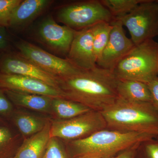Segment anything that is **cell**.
Here are the masks:
<instances>
[{
    "label": "cell",
    "instance_id": "1",
    "mask_svg": "<svg viewBox=\"0 0 158 158\" xmlns=\"http://www.w3.org/2000/svg\"><path fill=\"white\" fill-rule=\"evenodd\" d=\"M118 81L113 71L98 66L70 76L59 78V88L64 98L101 112L118 98Z\"/></svg>",
    "mask_w": 158,
    "mask_h": 158
},
{
    "label": "cell",
    "instance_id": "2",
    "mask_svg": "<svg viewBox=\"0 0 158 158\" xmlns=\"http://www.w3.org/2000/svg\"><path fill=\"white\" fill-rule=\"evenodd\" d=\"M101 113L107 129L158 135V112L149 103L133 102L118 98Z\"/></svg>",
    "mask_w": 158,
    "mask_h": 158
},
{
    "label": "cell",
    "instance_id": "3",
    "mask_svg": "<svg viewBox=\"0 0 158 158\" xmlns=\"http://www.w3.org/2000/svg\"><path fill=\"white\" fill-rule=\"evenodd\" d=\"M155 138L144 133L106 128L86 138L67 142V150L71 154V158L85 154H96L112 158L126 150Z\"/></svg>",
    "mask_w": 158,
    "mask_h": 158
},
{
    "label": "cell",
    "instance_id": "4",
    "mask_svg": "<svg viewBox=\"0 0 158 158\" xmlns=\"http://www.w3.org/2000/svg\"><path fill=\"white\" fill-rule=\"evenodd\" d=\"M118 80L148 84L158 76V43L153 39L135 45L113 70Z\"/></svg>",
    "mask_w": 158,
    "mask_h": 158
},
{
    "label": "cell",
    "instance_id": "5",
    "mask_svg": "<svg viewBox=\"0 0 158 158\" xmlns=\"http://www.w3.org/2000/svg\"><path fill=\"white\" fill-rule=\"evenodd\" d=\"M57 19L64 25L76 31L91 27L101 22L111 23L114 20L100 0H88L69 3L62 6Z\"/></svg>",
    "mask_w": 158,
    "mask_h": 158
},
{
    "label": "cell",
    "instance_id": "6",
    "mask_svg": "<svg viewBox=\"0 0 158 158\" xmlns=\"http://www.w3.org/2000/svg\"><path fill=\"white\" fill-rule=\"evenodd\" d=\"M127 28L135 45L153 39L158 35V2L144 0L132 11L116 18Z\"/></svg>",
    "mask_w": 158,
    "mask_h": 158
},
{
    "label": "cell",
    "instance_id": "7",
    "mask_svg": "<svg viewBox=\"0 0 158 158\" xmlns=\"http://www.w3.org/2000/svg\"><path fill=\"white\" fill-rule=\"evenodd\" d=\"M106 128V123L101 112L90 110L70 119L52 120L51 137L67 142L86 138Z\"/></svg>",
    "mask_w": 158,
    "mask_h": 158
},
{
    "label": "cell",
    "instance_id": "8",
    "mask_svg": "<svg viewBox=\"0 0 158 158\" xmlns=\"http://www.w3.org/2000/svg\"><path fill=\"white\" fill-rule=\"evenodd\" d=\"M19 53L47 73L58 78L70 76L83 70L75 66L67 59H62L25 40L16 44Z\"/></svg>",
    "mask_w": 158,
    "mask_h": 158
},
{
    "label": "cell",
    "instance_id": "9",
    "mask_svg": "<svg viewBox=\"0 0 158 158\" xmlns=\"http://www.w3.org/2000/svg\"><path fill=\"white\" fill-rule=\"evenodd\" d=\"M113 28L110 38L101 55L97 65L104 69L113 71L115 66L134 47L131 40L125 34L122 24L118 20L111 23Z\"/></svg>",
    "mask_w": 158,
    "mask_h": 158
},
{
    "label": "cell",
    "instance_id": "10",
    "mask_svg": "<svg viewBox=\"0 0 158 158\" xmlns=\"http://www.w3.org/2000/svg\"><path fill=\"white\" fill-rule=\"evenodd\" d=\"M0 72L37 79L60 90L59 78L47 73L19 53H4L0 57Z\"/></svg>",
    "mask_w": 158,
    "mask_h": 158
},
{
    "label": "cell",
    "instance_id": "11",
    "mask_svg": "<svg viewBox=\"0 0 158 158\" xmlns=\"http://www.w3.org/2000/svg\"><path fill=\"white\" fill-rule=\"evenodd\" d=\"M76 31L65 25H60L52 17L41 22L37 30L41 41L55 52L67 56Z\"/></svg>",
    "mask_w": 158,
    "mask_h": 158
},
{
    "label": "cell",
    "instance_id": "12",
    "mask_svg": "<svg viewBox=\"0 0 158 158\" xmlns=\"http://www.w3.org/2000/svg\"><path fill=\"white\" fill-rule=\"evenodd\" d=\"M0 88L19 93L39 94L52 98H63L61 90L37 79L0 72Z\"/></svg>",
    "mask_w": 158,
    "mask_h": 158
},
{
    "label": "cell",
    "instance_id": "13",
    "mask_svg": "<svg viewBox=\"0 0 158 158\" xmlns=\"http://www.w3.org/2000/svg\"><path fill=\"white\" fill-rule=\"evenodd\" d=\"M66 59L81 70H90L97 66L91 27L76 31Z\"/></svg>",
    "mask_w": 158,
    "mask_h": 158
},
{
    "label": "cell",
    "instance_id": "14",
    "mask_svg": "<svg viewBox=\"0 0 158 158\" xmlns=\"http://www.w3.org/2000/svg\"><path fill=\"white\" fill-rule=\"evenodd\" d=\"M53 2L52 0H22L12 12L9 27L20 30L25 28Z\"/></svg>",
    "mask_w": 158,
    "mask_h": 158
},
{
    "label": "cell",
    "instance_id": "15",
    "mask_svg": "<svg viewBox=\"0 0 158 158\" xmlns=\"http://www.w3.org/2000/svg\"><path fill=\"white\" fill-rule=\"evenodd\" d=\"M51 122L39 132L25 138L13 158H42L51 138Z\"/></svg>",
    "mask_w": 158,
    "mask_h": 158
},
{
    "label": "cell",
    "instance_id": "16",
    "mask_svg": "<svg viewBox=\"0 0 158 158\" xmlns=\"http://www.w3.org/2000/svg\"><path fill=\"white\" fill-rule=\"evenodd\" d=\"M4 91L14 106L51 115L52 102L54 98L39 94L19 93L9 90Z\"/></svg>",
    "mask_w": 158,
    "mask_h": 158
},
{
    "label": "cell",
    "instance_id": "17",
    "mask_svg": "<svg viewBox=\"0 0 158 158\" xmlns=\"http://www.w3.org/2000/svg\"><path fill=\"white\" fill-rule=\"evenodd\" d=\"M10 119L26 138L42 131L51 120L49 118L15 110Z\"/></svg>",
    "mask_w": 158,
    "mask_h": 158
},
{
    "label": "cell",
    "instance_id": "18",
    "mask_svg": "<svg viewBox=\"0 0 158 158\" xmlns=\"http://www.w3.org/2000/svg\"><path fill=\"white\" fill-rule=\"evenodd\" d=\"M118 98L133 102L151 103L150 93L147 84L131 80H118Z\"/></svg>",
    "mask_w": 158,
    "mask_h": 158
},
{
    "label": "cell",
    "instance_id": "19",
    "mask_svg": "<svg viewBox=\"0 0 158 158\" xmlns=\"http://www.w3.org/2000/svg\"><path fill=\"white\" fill-rule=\"evenodd\" d=\"M92 110L81 104L63 98H54L52 113L55 119L65 120L74 118Z\"/></svg>",
    "mask_w": 158,
    "mask_h": 158
},
{
    "label": "cell",
    "instance_id": "20",
    "mask_svg": "<svg viewBox=\"0 0 158 158\" xmlns=\"http://www.w3.org/2000/svg\"><path fill=\"white\" fill-rule=\"evenodd\" d=\"M94 50L97 62L107 44L113 28L111 23L101 22L91 27Z\"/></svg>",
    "mask_w": 158,
    "mask_h": 158
},
{
    "label": "cell",
    "instance_id": "21",
    "mask_svg": "<svg viewBox=\"0 0 158 158\" xmlns=\"http://www.w3.org/2000/svg\"><path fill=\"white\" fill-rule=\"evenodd\" d=\"M19 139L6 124L0 125V158H13L19 146Z\"/></svg>",
    "mask_w": 158,
    "mask_h": 158
},
{
    "label": "cell",
    "instance_id": "22",
    "mask_svg": "<svg viewBox=\"0 0 158 158\" xmlns=\"http://www.w3.org/2000/svg\"><path fill=\"white\" fill-rule=\"evenodd\" d=\"M110 11L114 19L122 17L133 11L144 0H100Z\"/></svg>",
    "mask_w": 158,
    "mask_h": 158
},
{
    "label": "cell",
    "instance_id": "23",
    "mask_svg": "<svg viewBox=\"0 0 158 158\" xmlns=\"http://www.w3.org/2000/svg\"><path fill=\"white\" fill-rule=\"evenodd\" d=\"M42 158H69L61 140L51 138Z\"/></svg>",
    "mask_w": 158,
    "mask_h": 158
},
{
    "label": "cell",
    "instance_id": "24",
    "mask_svg": "<svg viewBox=\"0 0 158 158\" xmlns=\"http://www.w3.org/2000/svg\"><path fill=\"white\" fill-rule=\"evenodd\" d=\"M22 0H0V27H9L14 9Z\"/></svg>",
    "mask_w": 158,
    "mask_h": 158
},
{
    "label": "cell",
    "instance_id": "25",
    "mask_svg": "<svg viewBox=\"0 0 158 158\" xmlns=\"http://www.w3.org/2000/svg\"><path fill=\"white\" fill-rule=\"evenodd\" d=\"M135 158H158V141L156 138L140 144Z\"/></svg>",
    "mask_w": 158,
    "mask_h": 158
},
{
    "label": "cell",
    "instance_id": "26",
    "mask_svg": "<svg viewBox=\"0 0 158 158\" xmlns=\"http://www.w3.org/2000/svg\"><path fill=\"white\" fill-rule=\"evenodd\" d=\"M15 109L3 89L0 88V117L10 119Z\"/></svg>",
    "mask_w": 158,
    "mask_h": 158
},
{
    "label": "cell",
    "instance_id": "27",
    "mask_svg": "<svg viewBox=\"0 0 158 158\" xmlns=\"http://www.w3.org/2000/svg\"><path fill=\"white\" fill-rule=\"evenodd\" d=\"M151 95V104L158 112V76L148 83Z\"/></svg>",
    "mask_w": 158,
    "mask_h": 158
},
{
    "label": "cell",
    "instance_id": "28",
    "mask_svg": "<svg viewBox=\"0 0 158 158\" xmlns=\"http://www.w3.org/2000/svg\"><path fill=\"white\" fill-rule=\"evenodd\" d=\"M9 44V38L6 27H0V52L6 51Z\"/></svg>",
    "mask_w": 158,
    "mask_h": 158
},
{
    "label": "cell",
    "instance_id": "29",
    "mask_svg": "<svg viewBox=\"0 0 158 158\" xmlns=\"http://www.w3.org/2000/svg\"><path fill=\"white\" fill-rule=\"evenodd\" d=\"M140 144L135 145L126 150L112 158H135L137 151Z\"/></svg>",
    "mask_w": 158,
    "mask_h": 158
},
{
    "label": "cell",
    "instance_id": "30",
    "mask_svg": "<svg viewBox=\"0 0 158 158\" xmlns=\"http://www.w3.org/2000/svg\"><path fill=\"white\" fill-rule=\"evenodd\" d=\"M72 158H110L96 154H85L76 156Z\"/></svg>",
    "mask_w": 158,
    "mask_h": 158
},
{
    "label": "cell",
    "instance_id": "31",
    "mask_svg": "<svg viewBox=\"0 0 158 158\" xmlns=\"http://www.w3.org/2000/svg\"><path fill=\"white\" fill-rule=\"evenodd\" d=\"M5 122H4V120H3V119L2 118H1V117H0V125H3V124H5Z\"/></svg>",
    "mask_w": 158,
    "mask_h": 158
},
{
    "label": "cell",
    "instance_id": "32",
    "mask_svg": "<svg viewBox=\"0 0 158 158\" xmlns=\"http://www.w3.org/2000/svg\"><path fill=\"white\" fill-rule=\"evenodd\" d=\"M156 139L158 141V135L157 136L156 138Z\"/></svg>",
    "mask_w": 158,
    "mask_h": 158
},
{
    "label": "cell",
    "instance_id": "33",
    "mask_svg": "<svg viewBox=\"0 0 158 158\" xmlns=\"http://www.w3.org/2000/svg\"><path fill=\"white\" fill-rule=\"evenodd\" d=\"M157 2H158V0H157Z\"/></svg>",
    "mask_w": 158,
    "mask_h": 158
}]
</instances>
